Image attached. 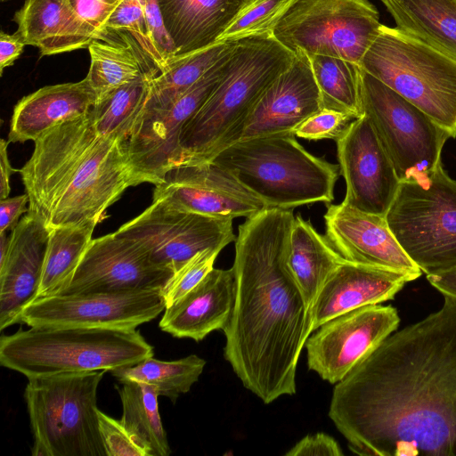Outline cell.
I'll list each match as a JSON object with an SVG mask.
<instances>
[{"mask_svg":"<svg viewBox=\"0 0 456 456\" xmlns=\"http://www.w3.org/2000/svg\"><path fill=\"white\" fill-rule=\"evenodd\" d=\"M328 414L355 454L456 456V302L368 353L335 384Z\"/></svg>","mask_w":456,"mask_h":456,"instance_id":"1","label":"cell"},{"mask_svg":"<svg viewBox=\"0 0 456 456\" xmlns=\"http://www.w3.org/2000/svg\"><path fill=\"white\" fill-rule=\"evenodd\" d=\"M294 219L291 208H266L247 217L235 240L224 358L266 404L296 394L298 358L313 332L310 309L289 265Z\"/></svg>","mask_w":456,"mask_h":456,"instance_id":"2","label":"cell"},{"mask_svg":"<svg viewBox=\"0 0 456 456\" xmlns=\"http://www.w3.org/2000/svg\"><path fill=\"white\" fill-rule=\"evenodd\" d=\"M19 172L29 200L28 214L49 230L98 224L127 188L145 183L131 162L126 141L98 134L89 112L34 141L31 157Z\"/></svg>","mask_w":456,"mask_h":456,"instance_id":"3","label":"cell"},{"mask_svg":"<svg viewBox=\"0 0 456 456\" xmlns=\"http://www.w3.org/2000/svg\"><path fill=\"white\" fill-rule=\"evenodd\" d=\"M294 58L272 34L237 39L226 74L182 129L176 166L210 161L240 140L260 98Z\"/></svg>","mask_w":456,"mask_h":456,"instance_id":"4","label":"cell"},{"mask_svg":"<svg viewBox=\"0 0 456 456\" xmlns=\"http://www.w3.org/2000/svg\"><path fill=\"white\" fill-rule=\"evenodd\" d=\"M153 356L138 330L32 326L0 338V363L28 379L68 371H111Z\"/></svg>","mask_w":456,"mask_h":456,"instance_id":"5","label":"cell"},{"mask_svg":"<svg viewBox=\"0 0 456 456\" xmlns=\"http://www.w3.org/2000/svg\"><path fill=\"white\" fill-rule=\"evenodd\" d=\"M292 133L242 139L210 161L228 169L268 208L331 203L338 166L308 152Z\"/></svg>","mask_w":456,"mask_h":456,"instance_id":"6","label":"cell"},{"mask_svg":"<svg viewBox=\"0 0 456 456\" xmlns=\"http://www.w3.org/2000/svg\"><path fill=\"white\" fill-rule=\"evenodd\" d=\"M105 372L68 371L28 379L24 397L33 456H107L96 405Z\"/></svg>","mask_w":456,"mask_h":456,"instance_id":"7","label":"cell"},{"mask_svg":"<svg viewBox=\"0 0 456 456\" xmlns=\"http://www.w3.org/2000/svg\"><path fill=\"white\" fill-rule=\"evenodd\" d=\"M359 66L456 137L455 60L382 24Z\"/></svg>","mask_w":456,"mask_h":456,"instance_id":"8","label":"cell"},{"mask_svg":"<svg viewBox=\"0 0 456 456\" xmlns=\"http://www.w3.org/2000/svg\"><path fill=\"white\" fill-rule=\"evenodd\" d=\"M386 219L422 273L456 267V181L443 164L427 182H401Z\"/></svg>","mask_w":456,"mask_h":456,"instance_id":"9","label":"cell"},{"mask_svg":"<svg viewBox=\"0 0 456 456\" xmlns=\"http://www.w3.org/2000/svg\"><path fill=\"white\" fill-rule=\"evenodd\" d=\"M360 96L362 114L370 119L400 182H427L442 164V150L451 134L362 69Z\"/></svg>","mask_w":456,"mask_h":456,"instance_id":"10","label":"cell"},{"mask_svg":"<svg viewBox=\"0 0 456 456\" xmlns=\"http://www.w3.org/2000/svg\"><path fill=\"white\" fill-rule=\"evenodd\" d=\"M381 25L379 12L368 0H293L272 36L293 53L359 64Z\"/></svg>","mask_w":456,"mask_h":456,"instance_id":"11","label":"cell"},{"mask_svg":"<svg viewBox=\"0 0 456 456\" xmlns=\"http://www.w3.org/2000/svg\"><path fill=\"white\" fill-rule=\"evenodd\" d=\"M115 233L135 242L154 263L174 273L197 253L222 250L236 240L232 219L181 211L153 200Z\"/></svg>","mask_w":456,"mask_h":456,"instance_id":"12","label":"cell"},{"mask_svg":"<svg viewBox=\"0 0 456 456\" xmlns=\"http://www.w3.org/2000/svg\"><path fill=\"white\" fill-rule=\"evenodd\" d=\"M166 309L162 289H130L37 297L20 322L32 326L134 329Z\"/></svg>","mask_w":456,"mask_h":456,"instance_id":"13","label":"cell"},{"mask_svg":"<svg viewBox=\"0 0 456 456\" xmlns=\"http://www.w3.org/2000/svg\"><path fill=\"white\" fill-rule=\"evenodd\" d=\"M232 50L169 107L143 113L126 146L135 171L145 183H161L166 172L177 165L182 129L226 74Z\"/></svg>","mask_w":456,"mask_h":456,"instance_id":"14","label":"cell"},{"mask_svg":"<svg viewBox=\"0 0 456 456\" xmlns=\"http://www.w3.org/2000/svg\"><path fill=\"white\" fill-rule=\"evenodd\" d=\"M400 323L391 305H370L338 315L308 337L307 366L335 385L368 353L395 332Z\"/></svg>","mask_w":456,"mask_h":456,"instance_id":"15","label":"cell"},{"mask_svg":"<svg viewBox=\"0 0 456 456\" xmlns=\"http://www.w3.org/2000/svg\"><path fill=\"white\" fill-rule=\"evenodd\" d=\"M152 200L181 211L232 220L268 208L232 172L213 161L171 167L155 184Z\"/></svg>","mask_w":456,"mask_h":456,"instance_id":"16","label":"cell"},{"mask_svg":"<svg viewBox=\"0 0 456 456\" xmlns=\"http://www.w3.org/2000/svg\"><path fill=\"white\" fill-rule=\"evenodd\" d=\"M336 142L346 187L343 202L386 216L401 182L370 119L353 120Z\"/></svg>","mask_w":456,"mask_h":456,"instance_id":"17","label":"cell"},{"mask_svg":"<svg viewBox=\"0 0 456 456\" xmlns=\"http://www.w3.org/2000/svg\"><path fill=\"white\" fill-rule=\"evenodd\" d=\"M173 274L135 242L114 232L92 240L71 281L59 295L163 289Z\"/></svg>","mask_w":456,"mask_h":456,"instance_id":"18","label":"cell"},{"mask_svg":"<svg viewBox=\"0 0 456 456\" xmlns=\"http://www.w3.org/2000/svg\"><path fill=\"white\" fill-rule=\"evenodd\" d=\"M326 239L350 262L387 268L414 281L422 271L390 230L386 216L358 210L343 201L330 204L324 215Z\"/></svg>","mask_w":456,"mask_h":456,"instance_id":"19","label":"cell"},{"mask_svg":"<svg viewBox=\"0 0 456 456\" xmlns=\"http://www.w3.org/2000/svg\"><path fill=\"white\" fill-rule=\"evenodd\" d=\"M290 66L267 88L249 117L240 140L292 133L320 111L321 95L310 60L297 52Z\"/></svg>","mask_w":456,"mask_h":456,"instance_id":"20","label":"cell"},{"mask_svg":"<svg viewBox=\"0 0 456 456\" xmlns=\"http://www.w3.org/2000/svg\"><path fill=\"white\" fill-rule=\"evenodd\" d=\"M50 230L27 214L10 233L8 256L0 265V330L20 322L38 295Z\"/></svg>","mask_w":456,"mask_h":456,"instance_id":"21","label":"cell"},{"mask_svg":"<svg viewBox=\"0 0 456 456\" xmlns=\"http://www.w3.org/2000/svg\"><path fill=\"white\" fill-rule=\"evenodd\" d=\"M409 281L397 271L344 260L310 307L312 330L349 311L393 299Z\"/></svg>","mask_w":456,"mask_h":456,"instance_id":"22","label":"cell"},{"mask_svg":"<svg viewBox=\"0 0 456 456\" xmlns=\"http://www.w3.org/2000/svg\"><path fill=\"white\" fill-rule=\"evenodd\" d=\"M235 278L232 268H213L191 290L164 310L161 330L197 342L226 326L233 308Z\"/></svg>","mask_w":456,"mask_h":456,"instance_id":"23","label":"cell"},{"mask_svg":"<svg viewBox=\"0 0 456 456\" xmlns=\"http://www.w3.org/2000/svg\"><path fill=\"white\" fill-rule=\"evenodd\" d=\"M96 100L86 77L79 82L44 86L14 106L8 142H34L53 127L88 113Z\"/></svg>","mask_w":456,"mask_h":456,"instance_id":"24","label":"cell"},{"mask_svg":"<svg viewBox=\"0 0 456 456\" xmlns=\"http://www.w3.org/2000/svg\"><path fill=\"white\" fill-rule=\"evenodd\" d=\"M255 0H158L175 58L220 41L232 23Z\"/></svg>","mask_w":456,"mask_h":456,"instance_id":"25","label":"cell"},{"mask_svg":"<svg viewBox=\"0 0 456 456\" xmlns=\"http://www.w3.org/2000/svg\"><path fill=\"white\" fill-rule=\"evenodd\" d=\"M15 32L41 55L88 47L99 36L74 12L68 0H26L13 17Z\"/></svg>","mask_w":456,"mask_h":456,"instance_id":"26","label":"cell"},{"mask_svg":"<svg viewBox=\"0 0 456 456\" xmlns=\"http://www.w3.org/2000/svg\"><path fill=\"white\" fill-rule=\"evenodd\" d=\"M396 28L456 61V0H380Z\"/></svg>","mask_w":456,"mask_h":456,"instance_id":"27","label":"cell"},{"mask_svg":"<svg viewBox=\"0 0 456 456\" xmlns=\"http://www.w3.org/2000/svg\"><path fill=\"white\" fill-rule=\"evenodd\" d=\"M344 260L309 221L295 216L289 265L309 309L327 278Z\"/></svg>","mask_w":456,"mask_h":456,"instance_id":"28","label":"cell"},{"mask_svg":"<svg viewBox=\"0 0 456 456\" xmlns=\"http://www.w3.org/2000/svg\"><path fill=\"white\" fill-rule=\"evenodd\" d=\"M116 386L123 413L120 421L135 443L147 456H168L171 449L162 425L159 396L153 387L145 383L126 380Z\"/></svg>","mask_w":456,"mask_h":456,"instance_id":"29","label":"cell"},{"mask_svg":"<svg viewBox=\"0 0 456 456\" xmlns=\"http://www.w3.org/2000/svg\"><path fill=\"white\" fill-rule=\"evenodd\" d=\"M153 77L145 74L97 98L89 110L97 133L110 139L127 141L141 121Z\"/></svg>","mask_w":456,"mask_h":456,"instance_id":"30","label":"cell"},{"mask_svg":"<svg viewBox=\"0 0 456 456\" xmlns=\"http://www.w3.org/2000/svg\"><path fill=\"white\" fill-rule=\"evenodd\" d=\"M235 43L236 40L219 41L205 49L175 58L152 78L144 112L169 107L223 56L232 51Z\"/></svg>","mask_w":456,"mask_h":456,"instance_id":"31","label":"cell"},{"mask_svg":"<svg viewBox=\"0 0 456 456\" xmlns=\"http://www.w3.org/2000/svg\"><path fill=\"white\" fill-rule=\"evenodd\" d=\"M96 225L90 223L50 229L37 297L59 295L68 287Z\"/></svg>","mask_w":456,"mask_h":456,"instance_id":"32","label":"cell"},{"mask_svg":"<svg viewBox=\"0 0 456 456\" xmlns=\"http://www.w3.org/2000/svg\"><path fill=\"white\" fill-rule=\"evenodd\" d=\"M322 108L362 117L359 64L326 55H308Z\"/></svg>","mask_w":456,"mask_h":456,"instance_id":"33","label":"cell"},{"mask_svg":"<svg viewBox=\"0 0 456 456\" xmlns=\"http://www.w3.org/2000/svg\"><path fill=\"white\" fill-rule=\"evenodd\" d=\"M205 365L206 361L196 354L169 362L151 356L134 365L118 368L110 372L120 382L133 380L150 385L159 395L175 403L198 381Z\"/></svg>","mask_w":456,"mask_h":456,"instance_id":"34","label":"cell"},{"mask_svg":"<svg viewBox=\"0 0 456 456\" xmlns=\"http://www.w3.org/2000/svg\"><path fill=\"white\" fill-rule=\"evenodd\" d=\"M87 48L90 67L86 78L97 98L145 74L156 77L128 45L94 40Z\"/></svg>","mask_w":456,"mask_h":456,"instance_id":"35","label":"cell"},{"mask_svg":"<svg viewBox=\"0 0 456 456\" xmlns=\"http://www.w3.org/2000/svg\"><path fill=\"white\" fill-rule=\"evenodd\" d=\"M121 35L124 45L130 46L154 75L164 69L163 61L149 34L140 0H121L104 26V35Z\"/></svg>","mask_w":456,"mask_h":456,"instance_id":"36","label":"cell"},{"mask_svg":"<svg viewBox=\"0 0 456 456\" xmlns=\"http://www.w3.org/2000/svg\"><path fill=\"white\" fill-rule=\"evenodd\" d=\"M292 2L293 0H255L226 29L220 41L272 34Z\"/></svg>","mask_w":456,"mask_h":456,"instance_id":"37","label":"cell"},{"mask_svg":"<svg viewBox=\"0 0 456 456\" xmlns=\"http://www.w3.org/2000/svg\"><path fill=\"white\" fill-rule=\"evenodd\" d=\"M220 251L217 248L202 250L174 273L162 289L166 307L187 294L208 274Z\"/></svg>","mask_w":456,"mask_h":456,"instance_id":"38","label":"cell"},{"mask_svg":"<svg viewBox=\"0 0 456 456\" xmlns=\"http://www.w3.org/2000/svg\"><path fill=\"white\" fill-rule=\"evenodd\" d=\"M354 119L353 116L344 112L322 109L299 125L293 134L311 141H337Z\"/></svg>","mask_w":456,"mask_h":456,"instance_id":"39","label":"cell"},{"mask_svg":"<svg viewBox=\"0 0 456 456\" xmlns=\"http://www.w3.org/2000/svg\"><path fill=\"white\" fill-rule=\"evenodd\" d=\"M99 429L107 456H147L126 429L117 420L97 409Z\"/></svg>","mask_w":456,"mask_h":456,"instance_id":"40","label":"cell"},{"mask_svg":"<svg viewBox=\"0 0 456 456\" xmlns=\"http://www.w3.org/2000/svg\"><path fill=\"white\" fill-rule=\"evenodd\" d=\"M150 37L159 53L164 69L175 59V48L164 25L158 0H140Z\"/></svg>","mask_w":456,"mask_h":456,"instance_id":"41","label":"cell"},{"mask_svg":"<svg viewBox=\"0 0 456 456\" xmlns=\"http://www.w3.org/2000/svg\"><path fill=\"white\" fill-rule=\"evenodd\" d=\"M76 14L105 41L104 26L121 0H68Z\"/></svg>","mask_w":456,"mask_h":456,"instance_id":"42","label":"cell"},{"mask_svg":"<svg viewBox=\"0 0 456 456\" xmlns=\"http://www.w3.org/2000/svg\"><path fill=\"white\" fill-rule=\"evenodd\" d=\"M342 456L338 443L325 433L307 435L291 447L285 456Z\"/></svg>","mask_w":456,"mask_h":456,"instance_id":"43","label":"cell"},{"mask_svg":"<svg viewBox=\"0 0 456 456\" xmlns=\"http://www.w3.org/2000/svg\"><path fill=\"white\" fill-rule=\"evenodd\" d=\"M27 193L0 200V233L12 231L19 223L21 214L28 211Z\"/></svg>","mask_w":456,"mask_h":456,"instance_id":"44","label":"cell"},{"mask_svg":"<svg viewBox=\"0 0 456 456\" xmlns=\"http://www.w3.org/2000/svg\"><path fill=\"white\" fill-rule=\"evenodd\" d=\"M26 44L16 34H7L3 30L0 33V74L4 69L12 66L22 53Z\"/></svg>","mask_w":456,"mask_h":456,"instance_id":"45","label":"cell"},{"mask_svg":"<svg viewBox=\"0 0 456 456\" xmlns=\"http://www.w3.org/2000/svg\"><path fill=\"white\" fill-rule=\"evenodd\" d=\"M427 280L444 297L456 302V267L439 273L427 275Z\"/></svg>","mask_w":456,"mask_h":456,"instance_id":"46","label":"cell"},{"mask_svg":"<svg viewBox=\"0 0 456 456\" xmlns=\"http://www.w3.org/2000/svg\"><path fill=\"white\" fill-rule=\"evenodd\" d=\"M7 141L1 139L0 141V200L8 198L11 191L10 177L15 171L9 161L7 153Z\"/></svg>","mask_w":456,"mask_h":456,"instance_id":"47","label":"cell"},{"mask_svg":"<svg viewBox=\"0 0 456 456\" xmlns=\"http://www.w3.org/2000/svg\"><path fill=\"white\" fill-rule=\"evenodd\" d=\"M10 240V235H7V232L0 233V265L4 263L8 256Z\"/></svg>","mask_w":456,"mask_h":456,"instance_id":"48","label":"cell"},{"mask_svg":"<svg viewBox=\"0 0 456 456\" xmlns=\"http://www.w3.org/2000/svg\"><path fill=\"white\" fill-rule=\"evenodd\" d=\"M1 1H5V0H1Z\"/></svg>","mask_w":456,"mask_h":456,"instance_id":"49","label":"cell"}]
</instances>
